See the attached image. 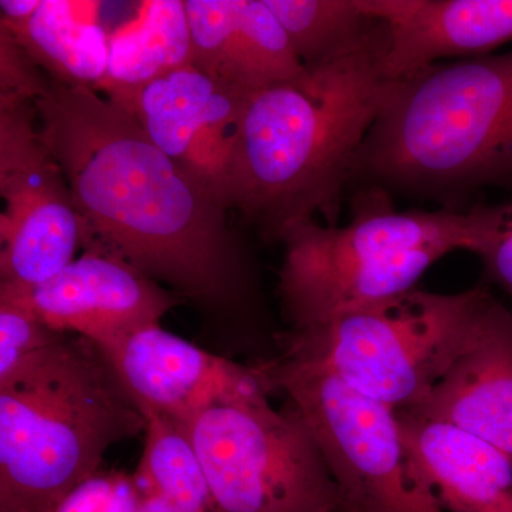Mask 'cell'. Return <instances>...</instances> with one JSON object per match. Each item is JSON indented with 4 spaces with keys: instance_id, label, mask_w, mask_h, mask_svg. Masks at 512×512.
I'll list each match as a JSON object with an SVG mask.
<instances>
[{
    "instance_id": "cell-10",
    "label": "cell",
    "mask_w": 512,
    "mask_h": 512,
    "mask_svg": "<svg viewBox=\"0 0 512 512\" xmlns=\"http://www.w3.org/2000/svg\"><path fill=\"white\" fill-rule=\"evenodd\" d=\"M249 94L190 63L147 84L130 114L229 211L232 163Z\"/></svg>"
},
{
    "instance_id": "cell-8",
    "label": "cell",
    "mask_w": 512,
    "mask_h": 512,
    "mask_svg": "<svg viewBox=\"0 0 512 512\" xmlns=\"http://www.w3.org/2000/svg\"><path fill=\"white\" fill-rule=\"evenodd\" d=\"M220 512H330L338 487L308 424L268 399L215 404L178 426Z\"/></svg>"
},
{
    "instance_id": "cell-16",
    "label": "cell",
    "mask_w": 512,
    "mask_h": 512,
    "mask_svg": "<svg viewBox=\"0 0 512 512\" xmlns=\"http://www.w3.org/2000/svg\"><path fill=\"white\" fill-rule=\"evenodd\" d=\"M410 414L453 424L512 460V312L503 303L476 348Z\"/></svg>"
},
{
    "instance_id": "cell-20",
    "label": "cell",
    "mask_w": 512,
    "mask_h": 512,
    "mask_svg": "<svg viewBox=\"0 0 512 512\" xmlns=\"http://www.w3.org/2000/svg\"><path fill=\"white\" fill-rule=\"evenodd\" d=\"M133 476L137 512H220L194 448L170 420L148 417L143 454Z\"/></svg>"
},
{
    "instance_id": "cell-14",
    "label": "cell",
    "mask_w": 512,
    "mask_h": 512,
    "mask_svg": "<svg viewBox=\"0 0 512 512\" xmlns=\"http://www.w3.org/2000/svg\"><path fill=\"white\" fill-rule=\"evenodd\" d=\"M387 23L392 79L450 57L474 59L512 42V0H360Z\"/></svg>"
},
{
    "instance_id": "cell-15",
    "label": "cell",
    "mask_w": 512,
    "mask_h": 512,
    "mask_svg": "<svg viewBox=\"0 0 512 512\" xmlns=\"http://www.w3.org/2000/svg\"><path fill=\"white\" fill-rule=\"evenodd\" d=\"M417 476L450 512H512V460L444 421L396 412Z\"/></svg>"
},
{
    "instance_id": "cell-4",
    "label": "cell",
    "mask_w": 512,
    "mask_h": 512,
    "mask_svg": "<svg viewBox=\"0 0 512 512\" xmlns=\"http://www.w3.org/2000/svg\"><path fill=\"white\" fill-rule=\"evenodd\" d=\"M147 419L106 353L62 333L0 384V512H43Z\"/></svg>"
},
{
    "instance_id": "cell-25",
    "label": "cell",
    "mask_w": 512,
    "mask_h": 512,
    "mask_svg": "<svg viewBox=\"0 0 512 512\" xmlns=\"http://www.w3.org/2000/svg\"><path fill=\"white\" fill-rule=\"evenodd\" d=\"M42 0H2L0 2V25L10 29L19 28L35 15Z\"/></svg>"
},
{
    "instance_id": "cell-6",
    "label": "cell",
    "mask_w": 512,
    "mask_h": 512,
    "mask_svg": "<svg viewBox=\"0 0 512 512\" xmlns=\"http://www.w3.org/2000/svg\"><path fill=\"white\" fill-rule=\"evenodd\" d=\"M500 303L484 282L453 295L414 289L291 329L282 355L326 367L363 396L412 413L476 348Z\"/></svg>"
},
{
    "instance_id": "cell-5",
    "label": "cell",
    "mask_w": 512,
    "mask_h": 512,
    "mask_svg": "<svg viewBox=\"0 0 512 512\" xmlns=\"http://www.w3.org/2000/svg\"><path fill=\"white\" fill-rule=\"evenodd\" d=\"M345 227L308 221L281 244L279 296L291 329L306 328L412 292L424 272L458 249L476 254L487 205L466 211H400L392 194L356 188Z\"/></svg>"
},
{
    "instance_id": "cell-2",
    "label": "cell",
    "mask_w": 512,
    "mask_h": 512,
    "mask_svg": "<svg viewBox=\"0 0 512 512\" xmlns=\"http://www.w3.org/2000/svg\"><path fill=\"white\" fill-rule=\"evenodd\" d=\"M390 45L249 94L228 208L266 242L320 214L335 227L357 151L394 82Z\"/></svg>"
},
{
    "instance_id": "cell-9",
    "label": "cell",
    "mask_w": 512,
    "mask_h": 512,
    "mask_svg": "<svg viewBox=\"0 0 512 512\" xmlns=\"http://www.w3.org/2000/svg\"><path fill=\"white\" fill-rule=\"evenodd\" d=\"M0 282L36 286L76 259L82 221L40 136L35 103L0 100Z\"/></svg>"
},
{
    "instance_id": "cell-26",
    "label": "cell",
    "mask_w": 512,
    "mask_h": 512,
    "mask_svg": "<svg viewBox=\"0 0 512 512\" xmlns=\"http://www.w3.org/2000/svg\"><path fill=\"white\" fill-rule=\"evenodd\" d=\"M330 512H346V511H345V510H343L342 505H340V507L335 508V510L330 511Z\"/></svg>"
},
{
    "instance_id": "cell-18",
    "label": "cell",
    "mask_w": 512,
    "mask_h": 512,
    "mask_svg": "<svg viewBox=\"0 0 512 512\" xmlns=\"http://www.w3.org/2000/svg\"><path fill=\"white\" fill-rule=\"evenodd\" d=\"M99 2L42 0L19 28L3 26L53 82L96 90L109 62V33L99 22Z\"/></svg>"
},
{
    "instance_id": "cell-23",
    "label": "cell",
    "mask_w": 512,
    "mask_h": 512,
    "mask_svg": "<svg viewBox=\"0 0 512 512\" xmlns=\"http://www.w3.org/2000/svg\"><path fill=\"white\" fill-rule=\"evenodd\" d=\"M52 79L8 29L0 26V100L35 103L45 96Z\"/></svg>"
},
{
    "instance_id": "cell-3",
    "label": "cell",
    "mask_w": 512,
    "mask_h": 512,
    "mask_svg": "<svg viewBox=\"0 0 512 512\" xmlns=\"http://www.w3.org/2000/svg\"><path fill=\"white\" fill-rule=\"evenodd\" d=\"M349 185L426 198L451 211L468 210L485 187L512 188V52L394 79Z\"/></svg>"
},
{
    "instance_id": "cell-22",
    "label": "cell",
    "mask_w": 512,
    "mask_h": 512,
    "mask_svg": "<svg viewBox=\"0 0 512 512\" xmlns=\"http://www.w3.org/2000/svg\"><path fill=\"white\" fill-rule=\"evenodd\" d=\"M137 505L133 474L100 470L43 512H137Z\"/></svg>"
},
{
    "instance_id": "cell-12",
    "label": "cell",
    "mask_w": 512,
    "mask_h": 512,
    "mask_svg": "<svg viewBox=\"0 0 512 512\" xmlns=\"http://www.w3.org/2000/svg\"><path fill=\"white\" fill-rule=\"evenodd\" d=\"M20 296L50 329L107 348L137 330L160 325L180 296L97 247L36 286L0 282Z\"/></svg>"
},
{
    "instance_id": "cell-1",
    "label": "cell",
    "mask_w": 512,
    "mask_h": 512,
    "mask_svg": "<svg viewBox=\"0 0 512 512\" xmlns=\"http://www.w3.org/2000/svg\"><path fill=\"white\" fill-rule=\"evenodd\" d=\"M40 136L62 168L97 247L211 308L245 305L254 289L228 210L153 143L136 117L89 87L50 83L35 101Z\"/></svg>"
},
{
    "instance_id": "cell-17",
    "label": "cell",
    "mask_w": 512,
    "mask_h": 512,
    "mask_svg": "<svg viewBox=\"0 0 512 512\" xmlns=\"http://www.w3.org/2000/svg\"><path fill=\"white\" fill-rule=\"evenodd\" d=\"M194 60L185 0H148L109 33V62L97 93L130 113L138 93Z\"/></svg>"
},
{
    "instance_id": "cell-21",
    "label": "cell",
    "mask_w": 512,
    "mask_h": 512,
    "mask_svg": "<svg viewBox=\"0 0 512 512\" xmlns=\"http://www.w3.org/2000/svg\"><path fill=\"white\" fill-rule=\"evenodd\" d=\"M60 335L20 296L0 285V384L8 382Z\"/></svg>"
},
{
    "instance_id": "cell-24",
    "label": "cell",
    "mask_w": 512,
    "mask_h": 512,
    "mask_svg": "<svg viewBox=\"0 0 512 512\" xmlns=\"http://www.w3.org/2000/svg\"><path fill=\"white\" fill-rule=\"evenodd\" d=\"M476 255L483 262L484 284L500 286L512 301V201L487 205L484 239Z\"/></svg>"
},
{
    "instance_id": "cell-7",
    "label": "cell",
    "mask_w": 512,
    "mask_h": 512,
    "mask_svg": "<svg viewBox=\"0 0 512 512\" xmlns=\"http://www.w3.org/2000/svg\"><path fill=\"white\" fill-rule=\"evenodd\" d=\"M255 370L266 390L286 394L308 424L343 510L444 512L414 470L393 409L306 360L282 355Z\"/></svg>"
},
{
    "instance_id": "cell-19",
    "label": "cell",
    "mask_w": 512,
    "mask_h": 512,
    "mask_svg": "<svg viewBox=\"0 0 512 512\" xmlns=\"http://www.w3.org/2000/svg\"><path fill=\"white\" fill-rule=\"evenodd\" d=\"M308 72L390 45L387 23L360 0H265Z\"/></svg>"
},
{
    "instance_id": "cell-11",
    "label": "cell",
    "mask_w": 512,
    "mask_h": 512,
    "mask_svg": "<svg viewBox=\"0 0 512 512\" xmlns=\"http://www.w3.org/2000/svg\"><path fill=\"white\" fill-rule=\"evenodd\" d=\"M101 350L146 419L183 426L215 404L268 399L255 367L207 352L160 325Z\"/></svg>"
},
{
    "instance_id": "cell-13",
    "label": "cell",
    "mask_w": 512,
    "mask_h": 512,
    "mask_svg": "<svg viewBox=\"0 0 512 512\" xmlns=\"http://www.w3.org/2000/svg\"><path fill=\"white\" fill-rule=\"evenodd\" d=\"M200 69L248 93L311 74L265 0H185Z\"/></svg>"
}]
</instances>
